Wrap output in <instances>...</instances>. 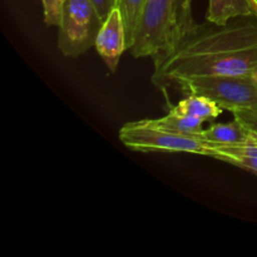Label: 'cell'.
<instances>
[{
  "instance_id": "6da1fadb",
  "label": "cell",
  "mask_w": 257,
  "mask_h": 257,
  "mask_svg": "<svg viewBox=\"0 0 257 257\" xmlns=\"http://www.w3.org/2000/svg\"><path fill=\"white\" fill-rule=\"evenodd\" d=\"M153 62L152 82L160 89L198 77L251 74L257 67V18L195 24Z\"/></svg>"
},
{
  "instance_id": "7a4b0ae2",
  "label": "cell",
  "mask_w": 257,
  "mask_h": 257,
  "mask_svg": "<svg viewBox=\"0 0 257 257\" xmlns=\"http://www.w3.org/2000/svg\"><path fill=\"white\" fill-rule=\"evenodd\" d=\"M201 133V132H200ZM182 135L160 130L146 119L125 123L119 131L123 145L137 152H186L220 160L215 143L203 140L201 135Z\"/></svg>"
},
{
  "instance_id": "3957f363",
  "label": "cell",
  "mask_w": 257,
  "mask_h": 257,
  "mask_svg": "<svg viewBox=\"0 0 257 257\" xmlns=\"http://www.w3.org/2000/svg\"><path fill=\"white\" fill-rule=\"evenodd\" d=\"M177 37L175 2L146 0L130 50L135 58H155L172 45Z\"/></svg>"
},
{
  "instance_id": "277c9868",
  "label": "cell",
  "mask_w": 257,
  "mask_h": 257,
  "mask_svg": "<svg viewBox=\"0 0 257 257\" xmlns=\"http://www.w3.org/2000/svg\"><path fill=\"white\" fill-rule=\"evenodd\" d=\"M178 89L185 94H197L213 100L231 113L257 108V82L248 75H210L183 80Z\"/></svg>"
},
{
  "instance_id": "5b68a950",
  "label": "cell",
  "mask_w": 257,
  "mask_h": 257,
  "mask_svg": "<svg viewBox=\"0 0 257 257\" xmlns=\"http://www.w3.org/2000/svg\"><path fill=\"white\" fill-rule=\"evenodd\" d=\"M104 19L90 0H64L58 47L65 57L77 58L95 45Z\"/></svg>"
},
{
  "instance_id": "8992f818",
  "label": "cell",
  "mask_w": 257,
  "mask_h": 257,
  "mask_svg": "<svg viewBox=\"0 0 257 257\" xmlns=\"http://www.w3.org/2000/svg\"><path fill=\"white\" fill-rule=\"evenodd\" d=\"M94 47L107 64L108 69L115 72L123 52L127 49L124 23L117 8L112 10L103 23Z\"/></svg>"
},
{
  "instance_id": "52a82bcc",
  "label": "cell",
  "mask_w": 257,
  "mask_h": 257,
  "mask_svg": "<svg viewBox=\"0 0 257 257\" xmlns=\"http://www.w3.org/2000/svg\"><path fill=\"white\" fill-rule=\"evenodd\" d=\"M200 135L203 140L215 145L230 146L253 142L252 133L235 118L233 122L212 124L207 130H203Z\"/></svg>"
},
{
  "instance_id": "ba28073f",
  "label": "cell",
  "mask_w": 257,
  "mask_h": 257,
  "mask_svg": "<svg viewBox=\"0 0 257 257\" xmlns=\"http://www.w3.org/2000/svg\"><path fill=\"white\" fill-rule=\"evenodd\" d=\"M170 112L186 115V117L200 118L206 122V120H213L220 117L223 109L208 98L197 94H190L186 99L181 100L172 108H170Z\"/></svg>"
},
{
  "instance_id": "9c48e42d",
  "label": "cell",
  "mask_w": 257,
  "mask_h": 257,
  "mask_svg": "<svg viewBox=\"0 0 257 257\" xmlns=\"http://www.w3.org/2000/svg\"><path fill=\"white\" fill-rule=\"evenodd\" d=\"M240 17H253L247 0H210L206 20L216 24H226Z\"/></svg>"
},
{
  "instance_id": "30bf717a",
  "label": "cell",
  "mask_w": 257,
  "mask_h": 257,
  "mask_svg": "<svg viewBox=\"0 0 257 257\" xmlns=\"http://www.w3.org/2000/svg\"><path fill=\"white\" fill-rule=\"evenodd\" d=\"M146 120L156 128L173 133H182V135H198L203 131L202 125L205 123V120L200 118L186 117V115L176 114L172 112H168L167 115L157 118V119Z\"/></svg>"
},
{
  "instance_id": "8fae6325",
  "label": "cell",
  "mask_w": 257,
  "mask_h": 257,
  "mask_svg": "<svg viewBox=\"0 0 257 257\" xmlns=\"http://www.w3.org/2000/svg\"><path fill=\"white\" fill-rule=\"evenodd\" d=\"M146 0H117V9L120 12L123 23H124L125 37H127V49H131L133 43L136 27L142 13Z\"/></svg>"
},
{
  "instance_id": "7c38bea8",
  "label": "cell",
  "mask_w": 257,
  "mask_h": 257,
  "mask_svg": "<svg viewBox=\"0 0 257 257\" xmlns=\"http://www.w3.org/2000/svg\"><path fill=\"white\" fill-rule=\"evenodd\" d=\"M175 2L176 19L178 25V37L187 32L196 24L192 18V0H173ZM177 37V38H178Z\"/></svg>"
},
{
  "instance_id": "4fadbf2b",
  "label": "cell",
  "mask_w": 257,
  "mask_h": 257,
  "mask_svg": "<svg viewBox=\"0 0 257 257\" xmlns=\"http://www.w3.org/2000/svg\"><path fill=\"white\" fill-rule=\"evenodd\" d=\"M44 9V22L47 25L59 27L62 19V0H42Z\"/></svg>"
},
{
  "instance_id": "5bb4252c",
  "label": "cell",
  "mask_w": 257,
  "mask_h": 257,
  "mask_svg": "<svg viewBox=\"0 0 257 257\" xmlns=\"http://www.w3.org/2000/svg\"><path fill=\"white\" fill-rule=\"evenodd\" d=\"M232 114L233 118L242 123L250 132L257 135V108L233 110Z\"/></svg>"
},
{
  "instance_id": "9a60e30c",
  "label": "cell",
  "mask_w": 257,
  "mask_h": 257,
  "mask_svg": "<svg viewBox=\"0 0 257 257\" xmlns=\"http://www.w3.org/2000/svg\"><path fill=\"white\" fill-rule=\"evenodd\" d=\"M228 163L237 167L243 168L246 171H250L253 175L257 176V157H240V158H232L228 161Z\"/></svg>"
},
{
  "instance_id": "2e32d148",
  "label": "cell",
  "mask_w": 257,
  "mask_h": 257,
  "mask_svg": "<svg viewBox=\"0 0 257 257\" xmlns=\"http://www.w3.org/2000/svg\"><path fill=\"white\" fill-rule=\"evenodd\" d=\"M90 2H92V4L94 5L95 9L98 10L99 15L104 20L112 13V10L115 9V7H117V0H90Z\"/></svg>"
},
{
  "instance_id": "e0dca14e",
  "label": "cell",
  "mask_w": 257,
  "mask_h": 257,
  "mask_svg": "<svg viewBox=\"0 0 257 257\" xmlns=\"http://www.w3.org/2000/svg\"><path fill=\"white\" fill-rule=\"evenodd\" d=\"M247 2L251 8V12H252V15L257 18V0H247Z\"/></svg>"
}]
</instances>
